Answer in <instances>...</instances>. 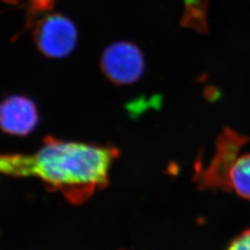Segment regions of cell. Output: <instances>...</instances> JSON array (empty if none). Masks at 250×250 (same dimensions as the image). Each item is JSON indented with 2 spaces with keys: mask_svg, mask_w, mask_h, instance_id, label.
<instances>
[{
  "mask_svg": "<svg viewBox=\"0 0 250 250\" xmlns=\"http://www.w3.org/2000/svg\"><path fill=\"white\" fill-rule=\"evenodd\" d=\"M34 40L45 57L62 59L74 50L78 32L72 20L60 13L45 14L34 24Z\"/></svg>",
  "mask_w": 250,
  "mask_h": 250,
  "instance_id": "3957f363",
  "label": "cell"
},
{
  "mask_svg": "<svg viewBox=\"0 0 250 250\" xmlns=\"http://www.w3.org/2000/svg\"><path fill=\"white\" fill-rule=\"evenodd\" d=\"M120 152L111 146L64 141L46 136L33 154H0V178H37L52 192L80 205L108 184Z\"/></svg>",
  "mask_w": 250,
  "mask_h": 250,
  "instance_id": "6da1fadb",
  "label": "cell"
},
{
  "mask_svg": "<svg viewBox=\"0 0 250 250\" xmlns=\"http://www.w3.org/2000/svg\"><path fill=\"white\" fill-rule=\"evenodd\" d=\"M1 1L8 3V4H11V5H17L21 2V0H1Z\"/></svg>",
  "mask_w": 250,
  "mask_h": 250,
  "instance_id": "9c48e42d",
  "label": "cell"
},
{
  "mask_svg": "<svg viewBox=\"0 0 250 250\" xmlns=\"http://www.w3.org/2000/svg\"><path fill=\"white\" fill-rule=\"evenodd\" d=\"M230 184L239 197L250 200V153L236 159L230 171Z\"/></svg>",
  "mask_w": 250,
  "mask_h": 250,
  "instance_id": "8992f818",
  "label": "cell"
},
{
  "mask_svg": "<svg viewBox=\"0 0 250 250\" xmlns=\"http://www.w3.org/2000/svg\"><path fill=\"white\" fill-rule=\"evenodd\" d=\"M250 141L246 135L226 127L216 141L214 156L206 168H197L196 181L203 190L231 192L230 171L242 147Z\"/></svg>",
  "mask_w": 250,
  "mask_h": 250,
  "instance_id": "7a4b0ae2",
  "label": "cell"
},
{
  "mask_svg": "<svg viewBox=\"0 0 250 250\" xmlns=\"http://www.w3.org/2000/svg\"><path fill=\"white\" fill-rule=\"evenodd\" d=\"M39 123L38 108L29 98L15 95L0 102V129L11 135L31 134Z\"/></svg>",
  "mask_w": 250,
  "mask_h": 250,
  "instance_id": "5b68a950",
  "label": "cell"
},
{
  "mask_svg": "<svg viewBox=\"0 0 250 250\" xmlns=\"http://www.w3.org/2000/svg\"><path fill=\"white\" fill-rule=\"evenodd\" d=\"M100 66L110 82L117 85H128L143 75L145 57L138 45L128 41H119L104 50Z\"/></svg>",
  "mask_w": 250,
  "mask_h": 250,
  "instance_id": "277c9868",
  "label": "cell"
},
{
  "mask_svg": "<svg viewBox=\"0 0 250 250\" xmlns=\"http://www.w3.org/2000/svg\"><path fill=\"white\" fill-rule=\"evenodd\" d=\"M226 250H250V229L236 236Z\"/></svg>",
  "mask_w": 250,
  "mask_h": 250,
  "instance_id": "ba28073f",
  "label": "cell"
},
{
  "mask_svg": "<svg viewBox=\"0 0 250 250\" xmlns=\"http://www.w3.org/2000/svg\"><path fill=\"white\" fill-rule=\"evenodd\" d=\"M56 0H28L26 22L22 32L29 29L36 23L38 19L43 16V13L52 9Z\"/></svg>",
  "mask_w": 250,
  "mask_h": 250,
  "instance_id": "52a82bcc",
  "label": "cell"
}]
</instances>
